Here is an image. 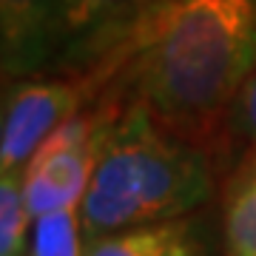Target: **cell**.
<instances>
[{"instance_id": "obj_1", "label": "cell", "mask_w": 256, "mask_h": 256, "mask_svg": "<svg viewBox=\"0 0 256 256\" xmlns=\"http://www.w3.org/2000/svg\"><path fill=\"white\" fill-rule=\"evenodd\" d=\"M140 102L180 137H200L256 68V0H162L137 26Z\"/></svg>"}, {"instance_id": "obj_2", "label": "cell", "mask_w": 256, "mask_h": 256, "mask_svg": "<svg viewBox=\"0 0 256 256\" xmlns=\"http://www.w3.org/2000/svg\"><path fill=\"white\" fill-rule=\"evenodd\" d=\"M210 196L208 160L168 131L154 111L134 102L120 117L106 114L97 165L80 216L88 239L185 220Z\"/></svg>"}, {"instance_id": "obj_3", "label": "cell", "mask_w": 256, "mask_h": 256, "mask_svg": "<svg viewBox=\"0 0 256 256\" xmlns=\"http://www.w3.org/2000/svg\"><path fill=\"white\" fill-rule=\"evenodd\" d=\"M106 117L77 114L37 148L23 168V191L32 220L66 208H80L97 165Z\"/></svg>"}, {"instance_id": "obj_4", "label": "cell", "mask_w": 256, "mask_h": 256, "mask_svg": "<svg viewBox=\"0 0 256 256\" xmlns=\"http://www.w3.org/2000/svg\"><path fill=\"white\" fill-rule=\"evenodd\" d=\"M82 86L68 80H12L3 94L0 174L23 171L57 128L80 114Z\"/></svg>"}, {"instance_id": "obj_5", "label": "cell", "mask_w": 256, "mask_h": 256, "mask_svg": "<svg viewBox=\"0 0 256 256\" xmlns=\"http://www.w3.org/2000/svg\"><path fill=\"white\" fill-rule=\"evenodd\" d=\"M60 46V0H0V66L6 82L34 77Z\"/></svg>"}, {"instance_id": "obj_6", "label": "cell", "mask_w": 256, "mask_h": 256, "mask_svg": "<svg viewBox=\"0 0 256 256\" xmlns=\"http://www.w3.org/2000/svg\"><path fill=\"white\" fill-rule=\"evenodd\" d=\"M88 256H205V242L191 220H171L94 239Z\"/></svg>"}, {"instance_id": "obj_7", "label": "cell", "mask_w": 256, "mask_h": 256, "mask_svg": "<svg viewBox=\"0 0 256 256\" xmlns=\"http://www.w3.org/2000/svg\"><path fill=\"white\" fill-rule=\"evenodd\" d=\"M162 0H60V32L63 43L100 37L137 26Z\"/></svg>"}, {"instance_id": "obj_8", "label": "cell", "mask_w": 256, "mask_h": 256, "mask_svg": "<svg viewBox=\"0 0 256 256\" xmlns=\"http://www.w3.org/2000/svg\"><path fill=\"white\" fill-rule=\"evenodd\" d=\"M228 256H256V151L230 174L222 200Z\"/></svg>"}, {"instance_id": "obj_9", "label": "cell", "mask_w": 256, "mask_h": 256, "mask_svg": "<svg viewBox=\"0 0 256 256\" xmlns=\"http://www.w3.org/2000/svg\"><path fill=\"white\" fill-rule=\"evenodd\" d=\"M92 239L86 234L80 208H66L37 216L32 225L28 256H88Z\"/></svg>"}, {"instance_id": "obj_10", "label": "cell", "mask_w": 256, "mask_h": 256, "mask_svg": "<svg viewBox=\"0 0 256 256\" xmlns=\"http://www.w3.org/2000/svg\"><path fill=\"white\" fill-rule=\"evenodd\" d=\"M32 214L23 191V171L0 174V256H28Z\"/></svg>"}, {"instance_id": "obj_11", "label": "cell", "mask_w": 256, "mask_h": 256, "mask_svg": "<svg viewBox=\"0 0 256 256\" xmlns=\"http://www.w3.org/2000/svg\"><path fill=\"white\" fill-rule=\"evenodd\" d=\"M230 122L245 140H250L256 146V68L245 80V86L239 88L236 102L230 108Z\"/></svg>"}]
</instances>
